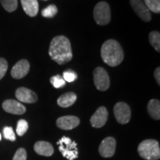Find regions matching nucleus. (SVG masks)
Returning <instances> with one entry per match:
<instances>
[{
  "label": "nucleus",
  "instance_id": "obj_27",
  "mask_svg": "<svg viewBox=\"0 0 160 160\" xmlns=\"http://www.w3.org/2000/svg\"><path fill=\"white\" fill-rule=\"evenodd\" d=\"M27 159V152L25 148H19L16 152L13 160H26Z\"/></svg>",
  "mask_w": 160,
  "mask_h": 160
},
{
  "label": "nucleus",
  "instance_id": "obj_17",
  "mask_svg": "<svg viewBox=\"0 0 160 160\" xmlns=\"http://www.w3.org/2000/svg\"><path fill=\"white\" fill-rule=\"evenodd\" d=\"M76 100H77V95L73 92H68L59 97L57 104L62 108H68L75 103Z\"/></svg>",
  "mask_w": 160,
  "mask_h": 160
},
{
  "label": "nucleus",
  "instance_id": "obj_30",
  "mask_svg": "<svg viewBox=\"0 0 160 160\" xmlns=\"http://www.w3.org/2000/svg\"><path fill=\"white\" fill-rule=\"evenodd\" d=\"M2 139V135H1V133H0V140Z\"/></svg>",
  "mask_w": 160,
  "mask_h": 160
},
{
  "label": "nucleus",
  "instance_id": "obj_8",
  "mask_svg": "<svg viewBox=\"0 0 160 160\" xmlns=\"http://www.w3.org/2000/svg\"><path fill=\"white\" fill-rule=\"evenodd\" d=\"M130 4L140 19L146 22L151 21V11L148 8L144 2H142V0H130Z\"/></svg>",
  "mask_w": 160,
  "mask_h": 160
},
{
  "label": "nucleus",
  "instance_id": "obj_19",
  "mask_svg": "<svg viewBox=\"0 0 160 160\" xmlns=\"http://www.w3.org/2000/svg\"><path fill=\"white\" fill-rule=\"evenodd\" d=\"M149 41L151 45L157 52L160 51V34L157 31H152L149 33Z\"/></svg>",
  "mask_w": 160,
  "mask_h": 160
},
{
  "label": "nucleus",
  "instance_id": "obj_22",
  "mask_svg": "<svg viewBox=\"0 0 160 160\" xmlns=\"http://www.w3.org/2000/svg\"><path fill=\"white\" fill-rule=\"evenodd\" d=\"M58 9L54 5H50L42 11V16L45 18H52L57 14Z\"/></svg>",
  "mask_w": 160,
  "mask_h": 160
},
{
  "label": "nucleus",
  "instance_id": "obj_13",
  "mask_svg": "<svg viewBox=\"0 0 160 160\" xmlns=\"http://www.w3.org/2000/svg\"><path fill=\"white\" fill-rule=\"evenodd\" d=\"M2 108L6 112L12 114L22 115L25 113L26 108L19 102L13 99H7L2 104Z\"/></svg>",
  "mask_w": 160,
  "mask_h": 160
},
{
  "label": "nucleus",
  "instance_id": "obj_16",
  "mask_svg": "<svg viewBox=\"0 0 160 160\" xmlns=\"http://www.w3.org/2000/svg\"><path fill=\"white\" fill-rule=\"evenodd\" d=\"M24 11L31 17H34L39 11V3L37 0H21Z\"/></svg>",
  "mask_w": 160,
  "mask_h": 160
},
{
  "label": "nucleus",
  "instance_id": "obj_7",
  "mask_svg": "<svg viewBox=\"0 0 160 160\" xmlns=\"http://www.w3.org/2000/svg\"><path fill=\"white\" fill-rule=\"evenodd\" d=\"M113 113L117 122L122 125L129 122L131 117V111L128 105L125 102H118L113 108Z\"/></svg>",
  "mask_w": 160,
  "mask_h": 160
},
{
  "label": "nucleus",
  "instance_id": "obj_31",
  "mask_svg": "<svg viewBox=\"0 0 160 160\" xmlns=\"http://www.w3.org/2000/svg\"><path fill=\"white\" fill-rule=\"evenodd\" d=\"M44 1H47V0H44Z\"/></svg>",
  "mask_w": 160,
  "mask_h": 160
},
{
  "label": "nucleus",
  "instance_id": "obj_5",
  "mask_svg": "<svg viewBox=\"0 0 160 160\" xmlns=\"http://www.w3.org/2000/svg\"><path fill=\"white\" fill-rule=\"evenodd\" d=\"M93 17L98 25H105L111 22V9L106 2H99L93 10Z\"/></svg>",
  "mask_w": 160,
  "mask_h": 160
},
{
  "label": "nucleus",
  "instance_id": "obj_25",
  "mask_svg": "<svg viewBox=\"0 0 160 160\" xmlns=\"http://www.w3.org/2000/svg\"><path fill=\"white\" fill-rule=\"evenodd\" d=\"M3 135L6 139L11 140V141H15L16 136L13 128L11 127H5L3 129Z\"/></svg>",
  "mask_w": 160,
  "mask_h": 160
},
{
  "label": "nucleus",
  "instance_id": "obj_20",
  "mask_svg": "<svg viewBox=\"0 0 160 160\" xmlns=\"http://www.w3.org/2000/svg\"><path fill=\"white\" fill-rule=\"evenodd\" d=\"M144 3L150 11L155 13H160V0H144Z\"/></svg>",
  "mask_w": 160,
  "mask_h": 160
},
{
  "label": "nucleus",
  "instance_id": "obj_2",
  "mask_svg": "<svg viewBox=\"0 0 160 160\" xmlns=\"http://www.w3.org/2000/svg\"><path fill=\"white\" fill-rule=\"evenodd\" d=\"M101 57L104 62L111 67L119 65L124 59V52L120 44L113 39H108L103 43Z\"/></svg>",
  "mask_w": 160,
  "mask_h": 160
},
{
  "label": "nucleus",
  "instance_id": "obj_11",
  "mask_svg": "<svg viewBox=\"0 0 160 160\" xmlns=\"http://www.w3.org/2000/svg\"><path fill=\"white\" fill-rule=\"evenodd\" d=\"M79 119L74 116H64L57 120V125L60 129L72 130L79 125Z\"/></svg>",
  "mask_w": 160,
  "mask_h": 160
},
{
  "label": "nucleus",
  "instance_id": "obj_10",
  "mask_svg": "<svg viewBox=\"0 0 160 160\" xmlns=\"http://www.w3.org/2000/svg\"><path fill=\"white\" fill-rule=\"evenodd\" d=\"M108 118V110L105 107L102 106V107H99L95 112L94 114L92 116L90 122L93 128H99L105 125Z\"/></svg>",
  "mask_w": 160,
  "mask_h": 160
},
{
  "label": "nucleus",
  "instance_id": "obj_4",
  "mask_svg": "<svg viewBox=\"0 0 160 160\" xmlns=\"http://www.w3.org/2000/svg\"><path fill=\"white\" fill-rule=\"evenodd\" d=\"M59 150L62 156L69 160H73L78 157L77 144L68 137H62L57 142Z\"/></svg>",
  "mask_w": 160,
  "mask_h": 160
},
{
  "label": "nucleus",
  "instance_id": "obj_3",
  "mask_svg": "<svg viewBox=\"0 0 160 160\" xmlns=\"http://www.w3.org/2000/svg\"><path fill=\"white\" fill-rule=\"evenodd\" d=\"M140 157L147 160H157L160 157L159 142L154 139H146L138 146Z\"/></svg>",
  "mask_w": 160,
  "mask_h": 160
},
{
  "label": "nucleus",
  "instance_id": "obj_26",
  "mask_svg": "<svg viewBox=\"0 0 160 160\" xmlns=\"http://www.w3.org/2000/svg\"><path fill=\"white\" fill-rule=\"evenodd\" d=\"M63 79L68 82H72L77 79V74L74 71L68 70V71H66L63 73Z\"/></svg>",
  "mask_w": 160,
  "mask_h": 160
},
{
  "label": "nucleus",
  "instance_id": "obj_15",
  "mask_svg": "<svg viewBox=\"0 0 160 160\" xmlns=\"http://www.w3.org/2000/svg\"><path fill=\"white\" fill-rule=\"evenodd\" d=\"M34 151L39 155L51 157L53 154L54 149L51 143L45 141H39L35 143Z\"/></svg>",
  "mask_w": 160,
  "mask_h": 160
},
{
  "label": "nucleus",
  "instance_id": "obj_18",
  "mask_svg": "<svg viewBox=\"0 0 160 160\" xmlns=\"http://www.w3.org/2000/svg\"><path fill=\"white\" fill-rule=\"evenodd\" d=\"M149 115L156 120L160 119V102L158 99H151L148 104Z\"/></svg>",
  "mask_w": 160,
  "mask_h": 160
},
{
  "label": "nucleus",
  "instance_id": "obj_12",
  "mask_svg": "<svg viewBox=\"0 0 160 160\" xmlns=\"http://www.w3.org/2000/svg\"><path fill=\"white\" fill-rule=\"evenodd\" d=\"M30 64L26 59H22L13 66L11 70V76L14 79H19L25 77L28 73Z\"/></svg>",
  "mask_w": 160,
  "mask_h": 160
},
{
  "label": "nucleus",
  "instance_id": "obj_9",
  "mask_svg": "<svg viewBox=\"0 0 160 160\" xmlns=\"http://www.w3.org/2000/svg\"><path fill=\"white\" fill-rule=\"evenodd\" d=\"M116 139L113 137H107L102 141L99 148V152L102 157L108 158L114 155L116 151Z\"/></svg>",
  "mask_w": 160,
  "mask_h": 160
},
{
  "label": "nucleus",
  "instance_id": "obj_14",
  "mask_svg": "<svg viewBox=\"0 0 160 160\" xmlns=\"http://www.w3.org/2000/svg\"><path fill=\"white\" fill-rule=\"evenodd\" d=\"M16 97L19 101L25 103H34L37 101V95L31 90L19 88L16 91Z\"/></svg>",
  "mask_w": 160,
  "mask_h": 160
},
{
  "label": "nucleus",
  "instance_id": "obj_21",
  "mask_svg": "<svg viewBox=\"0 0 160 160\" xmlns=\"http://www.w3.org/2000/svg\"><path fill=\"white\" fill-rule=\"evenodd\" d=\"M2 5L8 12H13L17 8V0H0Z\"/></svg>",
  "mask_w": 160,
  "mask_h": 160
},
{
  "label": "nucleus",
  "instance_id": "obj_1",
  "mask_svg": "<svg viewBox=\"0 0 160 160\" xmlns=\"http://www.w3.org/2000/svg\"><path fill=\"white\" fill-rule=\"evenodd\" d=\"M48 53L51 59L59 65L68 62L73 58L69 39L65 36H57L53 38L50 44Z\"/></svg>",
  "mask_w": 160,
  "mask_h": 160
},
{
  "label": "nucleus",
  "instance_id": "obj_23",
  "mask_svg": "<svg viewBox=\"0 0 160 160\" xmlns=\"http://www.w3.org/2000/svg\"><path fill=\"white\" fill-rule=\"evenodd\" d=\"M28 129V123L25 119H20L18 121L17 126V133L20 137L23 136Z\"/></svg>",
  "mask_w": 160,
  "mask_h": 160
},
{
  "label": "nucleus",
  "instance_id": "obj_24",
  "mask_svg": "<svg viewBox=\"0 0 160 160\" xmlns=\"http://www.w3.org/2000/svg\"><path fill=\"white\" fill-rule=\"evenodd\" d=\"M50 82L56 88H59L63 87L66 84V82L64 80L63 77H60L59 75H56L52 77L50 79Z\"/></svg>",
  "mask_w": 160,
  "mask_h": 160
},
{
  "label": "nucleus",
  "instance_id": "obj_6",
  "mask_svg": "<svg viewBox=\"0 0 160 160\" xmlns=\"http://www.w3.org/2000/svg\"><path fill=\"white\" fill-rule=\"evenodd\" d=\"M93 80L96 88L101 91H105L110 87V78L108 72L103 68L98 67L93 71Z\"/></svg>",
  "mask_w": 160,
  "mask_h": 160
},
{
  "label": "nucleus",
  "instance_id": "obj_28",
  "mask_svg": "<svg viewBox=\"0 0 160 160\" xmlns=\"http://www.w3.org/2000/svg\"><path fill=\"white\" fill-rule=\"evenodd\" d=\"M8 65L7 61L3 58H0V80L5 75L8 71Z\"/></svg>",
  "mask_w": 160,
  "mask_h": 160
},
{
  "label": "nucleus",
  "instance_id": "obj_29",
  "mask_svg": "<svg viewBox=\"0 0 160 160\" xmlns=\"http://www.w3.org/2000/svg\"><path fill=\"white\" fill-rule=\"evenodd\" d=\"M160 68H157V69L155 70L154 72V77L155 79L157 80V82L158 83V85H160Z\"/></svg>",
  "mask_w": 160,
  "mask_h": 160
}]
</instances>
